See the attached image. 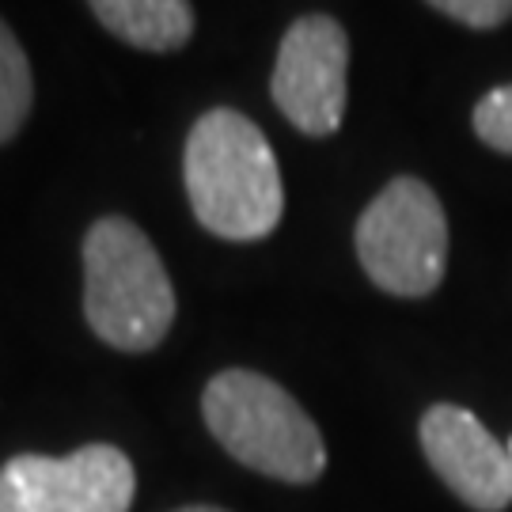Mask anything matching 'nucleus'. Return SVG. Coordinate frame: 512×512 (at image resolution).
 I'll list each match as a JSON object with an SVG mask.
<instances>
[{"label":"nucleus","instance_id":"1","mask_svg":"<svg viewBox=\"0 0 512 512\" xmlns=\"http://www.w3.org/2000/svg\"><path fill=\"white\" fill-rule=\"evenodd\" d=\"M190 209L209 236L258 243L285 213V186L266 133L232 107H213L190 126L183 148Z\"/></svg>","mask_w":512,"mask_h":512},{"label":"nucleus","instance_id":"2","mask_svg":"<svg viewBox=\"0 0 512 512\" xmlns=\"http://www.w3.org/2000/svg\"><path fill=\"white\" fill-rule=\"evenodd\" d=\"M84 319L122 353L156 349L175 323L164 258L133 220L99 217L84 236Z\"/></svg>","mask_w":512,"mask_h":512},{"label":"nucleus","instance_id":"3","mask_svg":"<svg viewBox=\"0 0 512 512\" xmlns=\"http://www.w3.org/2000/svg\"><path fill=\"white\" fill-rule=\"evenodd\" d=\"M202 414L220 448L258 475L308 486L327 471V444L308 410L270 376L228 368L202 391Z\"/></svg>","mask_w":512,"mask_h":512},{"label":"nucleus","instance_id":"4","mask_svg":"<svg viewBox=\"0 0 512 512\" xmlns=\"http://www.w3.org/2000/svg\"><path fill=\"white\" fill-rule=\"evenodd\" d=\"M357 258L368 281L391 296L418 300L440 289L448 270V217L433 186L399 175L357 220Z\"/></svg>","mask_w":512,"mask_h":512},{"label":"nucleus","instance_id":"5","mask_svg":"<svg viewBox=\"0 0 512 512\" xmlns=\"http://www.w3.org/2000/svg\"><path fill=\"white\" fill-rule=\"evenodd\" d=\"M133 494V463L114 444L16 456L0 467V512H129Z\"/></svg>","mask_w":512,"mask_h":512},{"label":"nucleus","instance_id":"6","mask_svg":"<svg viewBox=\"0 0 512 512\" xmlns=\"http://www.w3.org/2000/svg\"><path fill=\"white\" fill-rule=\"evenodd\" d=\"M349 35L338 19L300 16L277 46L270 95L308 137H330L346 114Z\"/></svg>","mask_w":512,"mask_h":512},{"label":"nucleus","instance_id":"7","mask_svg":"<svg viewBox=\"0 0 512 512\" xmlns=\"http://www.w3.org/2000/svg\"><path fill=\"white\" fill-rule=\"evenodd\" d=\"M421 452L440 482L475 512H505L512 505L509 448L482 421L452 403H437L421 414Z\"/></svg>","mask_w":512,"mask_h":512},{"label":"nucleus","instance_id":"8","mask_svg":"<svg viewBox=\"0 0 512 512\" xmlns=\"http://www.w3.org/2000/svg\"><path fill=\"white\" fill-rule=\"evenodd\" d=\"M88 8L118 42L145 54H175L194 35L190 0H88Z\"/></svg>","mask_w":512,"mask_h":512},{"label":"nucleus","instance_id":"9","mask_svg":"<svg viewBox=\"0 0 512 512\" xmlns=\"http://www.w3.org/2000/svg\"><path fill=\"white\" fill-rule=\"evenodd\" d=\"M35 103V80H31V61L19 46L12 27L0 19V145L16 137Z\"/></svg>","mask_w":512,"mask_h":512},{"label":"nucleus","instance_id":"10","mask_svg":"<svg viewBox=\"0 0 512 512\" xmlns=\"http://www.w3.org/2000/svg\"><path fill=\"white\" fill-rule=\"evenodd\" d=\"M471 126H475L482 145L512 156V84L490 88L478 99L475 114H471Z\"/></svg>","mask_w":512,"mask_h":512},{"label":"nucleus","instance_id":"11","mask_svg":"<svg viewBox=\"0 0 512 512\" xmlns=\"http://www.w3.org/2000/svg\"><path fill=\"white\" fill-rule=\"evenodd\" d=\"M425 4L475 31H494L505 19H512V0H425Z\"/></svg>","mask_w":512,"mask_h":512},{"label":"nucleus","instance_id":"12","mask_svg":"<svg viewBox=\"0 0 512 512\" xmlns=\"http://www.w3.org/2000/svg\"><path fill=\"white\" fill-rule=\"evenodd\" d=\"M175 512H228V509H217V505H186V509H175Z\"/></svg>","mask_w":512,"mask_h":512},{"label":"nucleus","instance_id":"13","mask_svg":"<svg viewBox=\"0 0 512 512\" xmlns=\"http://www.w3.org/2000/svg\"><path fill=\"white\" fill-rule=\"evenodd\" d=\"M505 448H509V459H512V440H509V444H505Z\"/></svg>","mask_w":512,"mask_h":512}]
</instances>
